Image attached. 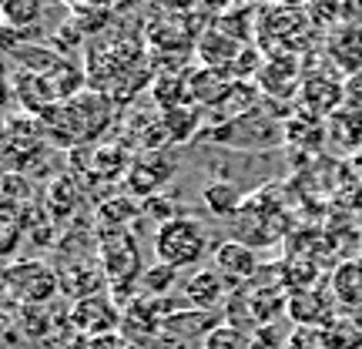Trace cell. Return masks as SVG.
<instances>
[{
    "label": "cell",
    "instance_id": "cell-6",
    "mask_svg": "<svg viewBox=\"0 0 362 349\" xmlns=\"http://www.w3.org/2000/svg\"><path fill=\"white\" fill-rule=\"evenodd\" d=\"M215 312H202V309H192V306H178V309L168 316V323L161 329V336L175 339L181 346H188V343H198V346H205L208 333L215 329Z\"/></svg>",
    "mask_w": 362,
    "mask_h": 349
},
{
    "label": "cell",
    "instance_id": "cell-1",
    "mask_svg": "<svg viewBox=\"0 0 362 349\" xmlns=\"http://www.w3.org/2000/svg\"><path fill=\"white\" fill-rule=\"evenodd\" d=\"M155 256L161 265L181 272V269H198L208 256H215V239L208 229L192 215L165 222L155 232Z\"/></svg>",
    "mask_w": 362,
    "mask_h": 349
},
{
    "label": "cell",
    "instance_id": "cell-18",
    "mask_svg": "<svg viewBox=\"0 0 362 349\" xmlns=\"http://www.w3.org/2000/svg\"><path fill=\"white\" fill-rule=\"evenodd\" d=\"M141 212H158L155 219L165 225V222H171V219H181V208H178V202L171 198V195H151V198H144V205H141Z\"/></svg>",
    "mask_w": 362,
    "mask_h": 349
},
{
    "label": "cell",
    "instance_id": "cell-13",
    "mask_svg": "<svg viewBox=\"0 0 362 349\" xmlns=\"http://www.w3.org/2000/svg\"><path fill=\"white\" fill-rule=\"evenodd\" d=\"M44 7L34 4V0H7L0 4V24L13 27V30H24V27H34L40 21Z\"/></svg>",
    "mask_w": 362,
    "mask_h": 349
},
{
    "label": "cell",
    "instance_id": "cell-20",
    "mask_svg": "<svg viewBox=\"0 0 362 349\" xmlns=\"http://www.w3.org/2000/svg\"><path fill=\"white\" fill-rule=\"evenodd\" d=\"M90 349H141L138 343H131L124 333H111V336L90 339Z\"/></svg>",
    "mask_w": 362,
    "mask_h": 349
},
{
    "label": "cell",
    "instance_id": "cell-14",
    "mask_svg": "<svg viewBox=\"0 0 362 349\" xmlns=\"http://www.w3.org/2000/svg\"><path fill=\"white\" fill-rule=\"evenodd\" d=\"M205 349H255V339L252 333L238 329L232 323H218L205 339Z\"/></svg>",
    "mask_w": 362,
    "mask_h": 349
},
{
    "label": "cell",
    "instance_id": "cell-10",
    "mask_svg": "<svg viewBox=\"0 0 362 349\" xmlns=\"http://www.w3.org/2000/svg\"><path fill=\"white\" fill-rule=\"evenodd\" d=\"M198 51H202V61H205L211 71L215 67H225V64H232V61H238V40L228 38L225 30H218V27H211L205 38L198 40Z\"/></svg>",
    "mask_w": 362,
    "mask_h": 349
},
{
    "label": "cell",
    "instance_id": "cell-8",
    "mask_svg": "<svg viewBox=\"0 0 362 349\" xmlns=\"http://www.w3.org/2000/svg\"><path fill=\"white\" fill-rule=\"evenodd\" d=\"M329 292L336 296L339 309H359L362 306V259H346L332 272Z\"/></svg>",
    "mask_w": 362,
    "mask_h": 349
},
{
    "label": "cell",
    "instance_id": "cell-19",
    "mask_svg": "<svg viewBox=\"0 0 362 349\" xmlns=\"http://www.w3.org/2000/svg\"><path fill=\"white\" fill-rule=\"evenodd\" d=\"M282 349H325V343H322V333H319V329L296 326V329H288Z\"/></svg>",
    "mask_w": 362,
    "mask_h": 349
},
{
    "label": "cell",
    "instance_id": "cell-4",
    "mask_svg": "<svg viewBox=\"0 0 362 349\" xmlns=\"http://www.w3.org/2000/svg\"><path fill=\"white\" fill-rule=\"evenodd\" d=\"M336 309H339L336 296L325 289V282H319V285H312V289L288 292L285 316L296 326H305V329H325V326L336 319Z\"/></svg>",
    "mask_w": 362,
    "mask_h": 349
},
{
    "label": "cell",
    "instance_id": "cell-16",
    "mask_svg": "<svg viewBox=\"0 0 362 349\" xmlns=\"http://www.w3.org/2000/svg\"><path fill=\"white\" fill-rule=\"evenodd\" d=\"M178 285V272L168 269V265H151V269L141 272V289L144 296H155V299H168V292Z\"/></svg>",
    "mask_w": 362,
    "mask_h": 349
},
{
    "label": "cell",
    "instance_id": "cell-5",
    "mask_svg": "<svg viewBox=\"0 0 362 349\" xmlns=\"http://www.w3.org/2000/svg\"><path fill=\"white\" fill-rule=\"evenodd\" d=\"M228 279L221 275L215 265L211 269H194L185 282H181V296L192 309H202V312H215L218 306H228Z\"/></svg>",
    "mask_w": 362,
    "mask_h": 349
},
{
    "label": "cell",
    "instance_id": "cell-15",
    "mask_svg": "<svg viewBox=\"0 0 362 349\" xmlns=\"http://www.w3.org/2000/svg\"><path fill=\"white\" fill-rule=\"evenodd\" d=\"M319 333H322L325 349H359L362 346V329H356L349 319H332Z\"/></svg>",
    "mask_w": 362,
    "mask_h": 349
},
{
    "label": "cell",
    "instance_id": "cell-17",
    "mask_svg": "<svg viewBox=\"0 0 362 349\" xmlns=\"http://www.w3.org/2000/svg\"><path fill=\"white\" fill-rule=\"evenodd\" d=\"M21 222L11 212H0V259H11L17 246H21Z\"/></svg>",
    "mask_w": 362,
    "mask_h": 349
},
{
    "label": "cell",
    "instance_id": "cell-3",
    "mask_svg": "<svg viewBox=\"0 0 362 349\" xmlns=\"http://www.w3.org/2000/svg\"><path fill=\"white\" fill-rule=\"evenodd\" d=\"M71 326L88 339L111 336V333H121V326H124V309L111 299V292H98V296H88V299H81V302H74V309H71Z\"/></svg>",
    "mask_w": 362,
    "mask_h": 349
},
{
    "label": "cell",
    "instance_id": "cell-9",
    "mask_svg": "<svg viewBox=\"0 0 362 349\" xmlns=\"http://www.w3.org/2000/svg\"><path fill=\"white\" fill-rule=\"evenodd\" d=\"M171 171L175 165H151L148 155H141L128 171V185L134 195H144V198H151V195H161L165 188V181L171 178Z\"/></svg>",
    "mask_w": 362,
    "mask_h": 349
},
{
    "label": "cell",
    "instance_id": "cell-11",
    "mask_svg": "<svg viewBox=\"0 0 362 349\" xmlns=\"http://www.w3.org/2000/svg\"><path fill=\"white\" fill-rule=\"evenodd\" d=\"M202 202H205V208L211 215H221V219H232V215H238V212L245 208L242 188H238V185H228V181L208 185L205 192H202Z\"/></svg>",
    "mask_w": 362,
    "mask_h": 349
},
{
    "label": "cell",
    "instance_id": "cell-21",
    "mask_svg": "<svg viewBox=\"0 0 362 349\" xmlns=\"http://www.w3.org/2000/svg\"><path fill=\"white\" fill-rule=\"evenodd\" d=\"M7 289H11V262L0 259V296H7Z\"/></svg>",
    "mask_w": 362,
    "mask_h": 349
},
{
    "label": "cell",
    "instance_id": "cell-2",
    "mask_svg": "<svg viewBox=\"0 0 362 349\" xmlns=\"http://www.w3.org/2000/svg\"><path fill=\"white\" fill-rule=\"evenodd\" d=\"M61 292V272L44 259H24L11 265V289L7 296L21 306H51Z\"/></svg>",
    "mask_w": 362,
    "mask_h": 349
},
{
    "label": "cell",
    "instance_id": "cell-22",
    "mask_svg": "<svg viewBox=\"0 0 362 349\" xmlns=\"http://www.w3.org/2000/svg\"><path fill=\"white\" fill-rule=\"evenodd\" d=\"M359 349H362V346H359Z\"/></svg>",
    "mask_w": 362,
    "mask_h": 349
},
{
    "label": "cell",
    "instance_id": "cell-7",
    "mask_svg": "<svg viewBox=\"0 0 362 349\" xmlns=\"http://www.w3.org/2000/svg\"><path fill=\"white\" fill-rule=\"evenodd\" d=\"M211 262H215V269H218L228 282L248 279V275H255V269H259V256H255V248L248 246V242H235V239L218 242Z\"/></svg>",
    "mask_w": 362,
    "mask_h": 349
},
{
    "label": "cell",
    "instance_id": "cell-12",
    "mask_svg": "<svg viewBox=\"0 0 362 349\" xmlns=\"http://www.w3.org/2000/svg\"><path fill=\"white\" fill-rule=\"evenodd\" d=\"M302 98L309 104L312 111H336L339 101H342V84L332 78H309L305 88H302Z\"/></svg>",
    "mask_w": 362,
    "mask_h": 349
}]
</instances>
